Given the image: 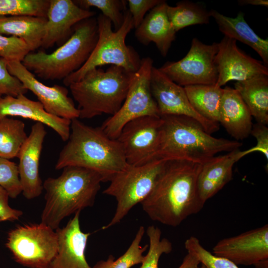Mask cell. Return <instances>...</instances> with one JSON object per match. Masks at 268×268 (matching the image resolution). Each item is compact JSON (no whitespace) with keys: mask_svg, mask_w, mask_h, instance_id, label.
<instances>
[{"mask_svg":"<svg viewBox=\"0 0 268 268\" xmlns=\"http://www.w3.org/2000/svg\"><path fill=\"white\" fill-rule=\"evenodd\" d=\"M246 155L239 148L214 156L202 165L197 180L199 197L205 202L216 195L232 179L234 164Z\"/></svg>","mask_w":268,"mask_h":268,"instance_id":"cell-21","label":"cell"},{"mask_svg":"<svg viewBox=\"0 0 268 268\" xmlns=\"http://www.w3.org/2000/svg\"><path fill=\"white\" fill-rule=\"evenodd\" d=\"M252 116L239 93L229 86L223 88L220 104L219 123L236 140L249 135L252 129Z\"/></svg>","mask_w":268,"mask_h":268,"instance_id":"cell-23","label":"cell"},{"mask_svg":"<svg viewBox=\"0 0 268 268\" xmlns=\"http://www.w3.org/2000/svg\"><path fill=\"white\" fill-rule=\"evenodd\" d=\"M134 73L111 65L106 70L99 67L92 69L80 80L71 83L68 87L78 104L79 118L115 115L126 97Z\"/></svg>","mask_w":268,"mask_h":268,"instance_id":"cell-5","label":"cell"},{"mask_svg":"<svg viewBox=\"0 0 268 268\" xmlns=\"http://www.w3.org/2000/svg\"><path fill=\"white\" fill-rule=\"evenodd\" d=\"M27 91L21 82L9 73L6 61L0 58V98L5 96L16 97Z\"/></svg>","mask_w":268,"mask_h":268,"instance_id":"cell-37","label":"cell"},{"mask_svg":"<svg viewBox=\"0 0 268 268\" xmlns=\"http://www.w3.org/2000/svg\"><path fill=\"white\" fill-rule=\"evenodd\" d=\"M163 124L161 117L145 116L125 125L117 139L128 164L142 165L158 159Z\"/></svg>","mask_w":268,"mask_h":268,"instance_id":"cell-12","label":"cell"},{"mask_svg":"<svg viewBox=\"0 0 268 268\" xmlns=\"http://www.w3.org/2000/svg\"><path fill=\"white\" fill-rule=\"evenodd\" d=\"M20 117L43 124L51 128L67 141L70 133L71 121L48 113L38 101L28 98L25 94L0 98V118Z\"/></svg>","mask_w":268,"mask_h":268,"instance_id":"cell-20","label":"cell"},{"mask_svg":"<svg viewBox=\"0 0 268 268\" xmlns=\"http://www.w3.org/2000/svg\"><path fill=\"white\" fill-rule=\"evenodd\" d=\"M238 3L240 5H252L268 6V0H238Z\"/></svg>","mask_w":268,"mask_h":268,"instance_id":"cell-42","label":"cell"},{"mask_svg":"<svg viewBox=\"0 0 268 268\" xmlns=\"http://www.w3.org/2000/svg\"><path fill=\"white\" fill-rule=\"evenodd\" d=\"M73 2L80 7L89 9L95 7L100 10L102 14L108 18L114 25L115 31L122 25L125 11L126 10V0H75Z\"/></svg>","mask_w":268,"mask_h":268,"instance_id":"cell-32","label":"cell"},{"mask_svg":"<svg viewBox=\"0 0 268 268\" xmlns=\"http://www.w3.org/2000/svg\"><path fill=\"white\" fill-rule=\"evenodd\" d=\"M6 62L9 73L37 96L48 113L69 120L79 118V111L72 99L68 96L67 88L58 84L49 86L43 84L20 62Z\"/></svg>","mask_w":268,"mask_h":268,"instance_id":"cell-15","label":"cell"},{"mask_svg":"<svg viewBox=\"0 0 268 268\" xmlns=\"http://www.w3.org/2000/svg\"><path fill=\"white\" fill-rule=\"evenodd\" d=\"M150 90L160 117L184 116L197 121L210 134L219 130V123L207 120L194 109L184 87L173 82L154 66L151 72Z\"/></svg>","mask_w":268,"mask_h":268,"instance_id":"cell-13","label":"cell"},{"mask_svg":"<svg viewBox=\"0 0 268 268\" xmlns=\"http://www.w3.org/2000/svg\"><path fill=\"white\" fill-rule=\"evenodd\" d=\"M98 38L97 18L77 23L69 39L53 52H30L21 62L31 72L44 80H64L86 62Z\"/></svg>","mask_w":268,"mask_h":268,"instance_id":"cell-6","label":"cell"},{"mask_svg":"<svg viewBox=\"0 0 268 268\" xmlns=\"http://www.w3.org/2000/svg\"><path fill=\"white\" fill-rule=\"evenodd\" d=\"M200 264V262L195 255L188 253L178 268H199Z\"/></svg>","mask_w":268,"mask_h":268,"instance_id":"cell-41","label":"cell"},{"mask_svg":"<svg viewBox=\"0 0 268 268\" xmlns=\"http://www.w3.org/2000/svg\"><path fill=\"white\" fill-rule=\"evenodd\" d=\"M145 231L144 227L140 226L132 243L123 255L116 260L110 255L107 260L98 262L92 268H131L141 264L145 258L143 254L148 247L147 244L143 247L140 245Z\"/></svg>","mask_w":268,"mask_h":268,"instance_id":"cell-30","label":"cell"},{"mask_svg":"<svg viewBox=\"0 0 268 268\" xmlns=\"http://www.w3.org/2000/svg\"><path fill=\"white\" fill-rule=\"evenodd\" d=\"M201 166L186 160H166L152 190L140 203L151 220L176 227L202 208L197 187Z\"/></svg>","mask_w":268,"mask_h":268,"instance_id":"cell-1","label":"cell"},{"mask_svg":"<svg viewBox=\"0 0 268 268\" xmlns=\"http://www.w3.org/2000/svg\"><path fill=\"white\" fill-rule=\"evenodd\" d=\"M98 38L94 49L84 65L63 80L65 86L80 80L89 70L110 65L120 67L134 73L139 68L141 60L138 53L126 44L128 33L134 28L132 15L126 9L122 26L116 31L107 17L100 14L97 18Z\"/></svg>","mask_w":268,"mask_h":268,"instance_id":"cell-7","label":"cell"},{"mask_svg":"<svg viewBox=\"0 0 268 268\" xmlns=\"http://www.w3.org/2000/svg\"><path fill=\"white\" fill-rule=\"evenodd\" d=\"M217 51L218 43L205 44L194 38L189 52L183 59L176 62H167L158 69L183 87L215 84L218 78L215 63Z\"/></svg>","mask_w":268,"mask_h":268,"instance_id":"cell-11","label":"cell"},{"mask_svg":"<svg viewBox=\"0 0 268 268\" xmlns=\"http://www.w3.org/2000/svg\"><path fill=\"white\" fill-rule=\"evenodd\" d=\"M50 0H0V16L46 17Z\"/></svg>","mask_w":268,"mask_h":268,"instance_id":"cell-31","label":"cell"},{"mask_svg":"<svg viewBox=\"0 0 268 268\" xmlns=\"http://www.w3.org/2000/svg\"><path fill=\"white\" fill-rule=\"evenodd\" d=\"M80 213V211L76 212L66 225L56 230L58 249L47 268H92L85 256L90 233H84L81 230Z\"/></svg>","mask_w":268,"mask_h":268,"instance_id":"cell-19","label":"cell"},{"mask_svg":"<svg viewBox=\"0 0 268 268\" xmlns=\"http://www.w3.org/2000/svg\"><path fill=\"white\" fill-rule=\"evenodd\" d=\"M235 89L258 123L268 124V75H259L237 81Z\"/></svg>","mask_w":268,"mask_h":268,"instance_id":"cell-25","label":"cell"},{"mask_svg":"<svg viewBox=\"0 0 268 268\" xmlns=\"http://www.w3.org/2000/svg\"><path fill=\"white\" fill-rule=\"evenodd\" d=\"M47 17L31 16H0V34L20 38L31 52L41 47Z\"/></svg>","mask_w":268,"mask_h":268,"instance_id":"cell-26","label":"cell"},{"mask_svg":"<svg viewBox=\"0 0 268 268\" xmlns=\"http://www.w3.org/2000/svg\"><path fill=\"white\" fill-rule=\"evenodd\" d=\"M153 63L150 57L141 59L140 67L134 73L121 107L100 126L109 138L117 139L125 125L133 119L145 116L160 117L150 90Z\"/></svg>","mask_w":268,"mask_h":268,"instance_id":"cell-10","label":"cell"},{"mask_svg":"<svg viewBox=\"0 0 268 268\" xmlns=\"http://www.w3.org/2000/svg\"><path fill=\"white\" fill-rule=\"evenodd\" d=\"M163 0H128V10L132 15L134 28H137L144 19L146 12Z\"/></svg>","mask_w":268,"mask_h":268,"instance_id":"cell-38","label":"cell"},{"mask_svg":"<svg viewBox=\"0 0 268 268\" xmlns=\"http://www.w3.org/2000/svg\"><path fill=\"white\" fill-rule=\"evenodd\" d=\"M185 247L188 253L195 255L205 268H239L230 260L209 252L195 236H191L186 240Z\"/></svg>","mask_w":268,"mask_h":268,"instance_id":"cell-34","label":"cell"},{"mask_svg":"<svg viewBox=\"0 0 268 268\" xmlns=\"http://www.w3.org/2000/svg\"><path fill=\"white\" fill-rule=\"evenodd\" d=\"M0 186L15 199L22 193L18 165L9 159L0 157Z\"/></svg>","mask_w":268,"mask_h":268,"instance_id":"cell-35","label":"cell"},{"mask_svg":"<svg viewBox=\"0 0 268 268\" xmlns=\"http://www.w3.org/2000/svg\"><path fill=\"white\" fill-rule=\"evenodd\" d=\"M236 41L224 36L218 43L215 63L218 72L215 85L221 87L230 81H241L259 75H268V67L262 61L242 51Z\"/></svg>","mask_w":268,"mask_h":268,"instance_id":"cell-16","label":"cell"},{"mask_svg":"<svg viewBox=\"0 0 268 268\" xmlns=\"http://www.w3.org/2000/svg\"><path fill=\"white\" fill-rule=\"evenodd\" d=\"M9 198L7 192L0 186V222L15 221L23 214L21 210L10 206L8 204Z\"/></svg>","mask_w":268,"mask_h":268,"instance_id":"cell-40","label":"cell"},{"mask_svg":"<svg viewBox=\"0 0 268 268\" xmlns=\"http://www.w3.org/2000/svg\"><path fill=\"white\" fill-rule=\"evenodd\" d=\"M167 14L176 32L189 26L208 24L211 17L203 3L188 0L179 1L174 6L168 5Z\"/></svg>","mask_w":268,"mask_h":268,"instance_id":"cell-28","label":"cell"},{"mask_svg":"<svg viewBox=\"0 0 268 268\" xmlns=\"http://www.w3.org/2000/svg\"><path fill=\"white\" fill-rule=\"evenodd\" d=\"M199 268H205L203 265H201V266L200 267H199Z\"/></svg>","mask_w":268,"mask_h":268,"instance_id":"cell-43","label":"cell"},{"mask_svg":"<svg viewBox=\"0 0 268 268\" xmlns=\"http://www.w3.org/2000/svg\"><path fill=\"white\" fill-rule=\"evenodd\" d=\"M257 140L256 145L245 150L246 155L259 151L268 159V128L265 125L257 123L252 127L251 134Z\"/></svg>","mask_w":268,"mask_h":268,"instance_id":"cell-39","label":"cell"},{"mask_svg":"<svg viewBox=\"0 0 268 268\" xmlns=\"http://www.w3.org/2000/svg\"><path fill=\"white\" fill-rule=\"evenodd\" d=\"M31 52L29 46L23 39L0 34V57L5 61L22 62Z\"/></svg>","mask_w":268,"mask_h":268,"instance_id":"cell-36","label":"cell"},{"mask_svg":"<svg viewBox=\"0 0 268 268\" xmlns=\"http://www.w3.org/2000/svg\"><path fill=\"white\" fill-rule=\"evenodd\" d=\"M5 246L19 264L47 268L57 252L58 235L42 222L19 225L8 232Z\"/></svg>","mask_w":268,"mask_h":268,"instance_id":"cell-9","label":"cell"},{"mask_svg":"<svg viewBox=\"0 0 268 268\" xmlns=\"http://www.w3.org/2000/svg\"><path fill=\"white\" fill-rule=\"evenodd\" d=\"M47 134L44 125L36 122L22 145L18 157V168L22 193L28 200L40 196L43 183L39 175V162L43 144Z\"/></svg>","mask_w":268,"mask_h":268,"instance_id":"cell-18","label":"cell"},{"mask_svg":"<svg viewBox=\"0 0 268 268\" xmlns=\"http://www.w3.org/2000/svg\"><path fill=\"white\" fill-rule=\"evenodd\" d=\"M103 179L97 172L77 166H67L56 178L43 183L45 203L42 223L56 230L66 217L92 206Z\"/></svg>","mask_w":268,"mask_h":268,"instance_id":"cell-3","label":"cell"},{"mask_svg":"<svg viewBox=\"0 0 268 268\" xmlns=\"http://www.w3.org/2000/svg\"><path fill=\"white\" fill-rule=\"evenodd\" d=\"M209 13L224 36L238 40L252 48L268 67V39H263L257 35L245 20L243 12H239L235 17L225 16L214 9L209 10Z\"/></svg>","mask_w":268,"mask_h":268,"instance_id":"cell-24","label":"cell"},{"mask_svg":"<svg viewBox=\"0 0 268 268\" xmlns=\"http://www.w3.org/2000/svg\"><path fill=\"white\" fill-rule=\"evenodd\" d=\"M163 121L158 159L186 160L203 164L221 152L239 148L237 140L216 138L196 120L184 116L161 117Z\"/></svg>","mask_w":268,"mask_h":268,"instance_id":"cell-4","label":"cell"},{"mask_svg":"<svg viewBox=\"0 0 268 268\" xmlns=\"http://www.w3.org/2000/svg\"><path fill=\"white\" fill-rule=\"evenodd\" d=\"M67 141L60 152L56 170L70 166L86 168L97 172L105 182L128 165L120 143L109 138L100 127L94 128L73 119Z\"/></svg>","mask_w":268,"mask_h":268,"instance_id":"cell-2","label":"cell"},{"mask_svg":"<svg viewBox=\"0 0 268 268\" xmlns=\"http://www.w3.org/2000/svg\"><path fill=\"white\" fill-rule=\"evenodd\" d=\"M165 161L156 159L142 165L128 164L113 177L103 193L114 197L117 206L112 219L102 227L103 229H107L119 223L133 207L148 196Z\"/></svg>","mask_w":268,"mask_h":268,"instance_id":"cell-8","label":"cell"},{"mask_svg":"<svg viewBox=\"0 0 268 268\" xmlns=\"http://www.w3.org/2000/svg\"><path fill=\"white\" fill-rule=\"evenodd\" d=\"M27 137L22 121L8 117L0 118V157L9 160L17 158Z\"/></svg>","mask_w":268,"mask_h":268,"instance_id":"cell-29","label":"cell"},{"mask_svg":"<svg viewBox=\"0 0 268 268\" xmlns=\"http://www.w3.org/2000/svg\"><path fill=\"white\" fill-rule=\"evenodd\" d=\"M184 88L194 109L207 120L219 123L223 88L215 84L192 85Z\"/></svg>","mask_w":268,"mask_h":268,"instance_id":"cell-27","label":"cell"},{"mask_svg":"<svg viewBox=\"0 0 268 268\" xmlns=\"http://www.w3.org/2000/svg\"><path fill=\"white\" fill-rule=\"evenodd\" d=\"M149 239V249L140 268H158L160 257L172 250V244L167 238L161 239V231L157 227L149 226L146 230Z\"/></svg>","mask_w":268,"mask_h":268,"instance_id":"cell-33","label":"cell"},{"mask_svg":"<svg viewBox=\"0 0 268 268\" xmlns=\"http://www.w3.org/2000/svg\"><path fill=\"white\" fill-rule=\"evenodd\" d=\"M168 4L165 0L151 9L135 29V36L144 45L154 43L161 55L167 56L176 33L167 14Z\"/></svg>","mask_w":268,"mask_h":268,"instance_id":"cell-22","label":"cell"},{"mask_svg":"<svg viewBox=\"0 0 268 268\" xmlns=\"http://www.w3.org/2000/svg\"><path fill=\"white\" fill-rule=\"evenodd\" d=\"M213 254L236 265L268 268V225L224 238L213 247Z\"/></svg>","mask_w":268,"mask_h":268,"instance_id":"cell-14","label":"cell"},{"mask_svg":"<svg viewBox=\"0 0 268 268\" xmlns=\"http://www.w3.org/2000/svg\"><path fill=\"white\" fill-rule=\"evenodd\" d=\"M95 14V12L80 7L71 0H50L41 47L47 49L65 42L77 23Z\"/></svg>","mask_w":268,"mask_h":268,"instance_id":"cell-17","label":"cell"}]
</instances>
